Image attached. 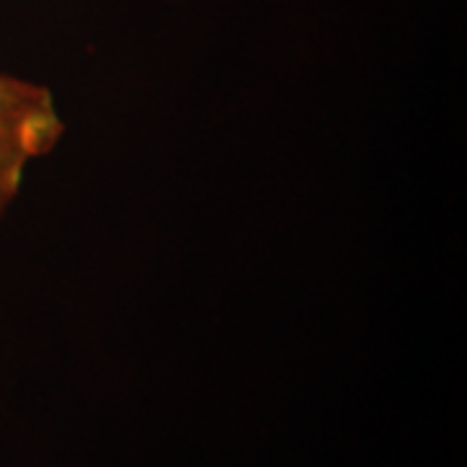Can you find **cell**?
Here are the masks:
<instances>
[{
	"mask_svg": "<svg viewBox=\"0 0 467 467\" xmlns=\"http://www.w3.org/2000/svg\"><path fill=\"white\" fill-rule=\"evenodd\" d=\"M63 133L50 88L0 73V216L18 198L29 164L47 156Z\"/></svg>",
	"mask_w": 467,
	"mask_h": 467,
	"instance_id": "6da1fadb",
	"label": "cell"
}]
</instances>
